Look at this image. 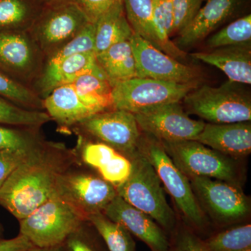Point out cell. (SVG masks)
<instances>
[{
  "instance_id": "6",
  "label": "cell",
  "mask_w": 251,
  "mask_h": 251,
  "mask_svg": "<svg viewBox=\"0 0 251 251\" xmlns=\"http://www.w3.org/2000/svg\"><path fill=\"white\" fill-rule=\"evenodd\" d=\"M91 23L74 0L44 4L28 31L45 59L66 45Z\"/></svg>"
},
{
  "instance_id": "11",
  "label": "cell",
  "mask_w": 251,
  "mask_h": 251,
  "mask_svg": "<svg viewBox=\"0 0 251 251\" xmlns=\"http://www.w3.org/2000/svg\"><path fill=\"white\" fill-rule=\"evenodd\" d=\"M45 57L28 31H0V70L30 87L40 75Z\"/></svg>"
},
{
  "instance_id": "4",
  "label": "cell",
  "mask_w": 251,
  "mask_h": 251,
  "mask_svg": "<svg viewBox=\"0 0 251 251\" xmlns=\"http://www.w3.org/2000/svg\"><path fill=\"white\" fill-rule=\"evenodd\" d=\"M85 221L67 202L52 195L30 214L20 220V234L36 248L55 249L62 247Z\"/></svg>"
},
{
  "instance_id": "39",
  "label": "cell",
  "mask_w": 251,
  "mask_h": 251,
  "mask_svg": "<svg viewBox=\"0 0 251 251\" xmlns=\"http://www.w3.org/2000/svg\"><path fill=\"white\" fill-rule=\"evenodd\" d=\"M34 247L30 241L21 234L12 239L0 240V251H27Z\"/></svg>"
},
{
  "instance_id": "35",
  "label": "cell",
  "mask_w": 251,
  "mask_h": 251,
  "mask_svg": "<svg viewBox=\"0 0 251 251\" xmlns=\"http://www.w3.org/2000/svg\"><path fill=\"white\" fill-rule=\"evenodd\" d=\"M31 151L0 150V188Z\"/></svg>"
},
{
  "instance_id": "14",
  "label": "cell",
  "mask_w": 251,
  "mask_h": 251,
  "mask_svg": "<svg viewBox=\"0 0 251 251\" xmlns=\"http://www.w3.org/2000/svg\"><path fill=\"white\" fill-rule=\"evenodd\" d=\"M189 180L193 192L219 221L232 222L250 212L249 199L237 185L208 177Z\"/></svg>"
},
{
  "instance_id": "41",
  "label": "cell",
  "mask_w": 251,
  "mask_h": 251,
  "mask_svg": "<svg viewBox=\"0 0 251 251\" xmlns=\"http://www.w3.org/2000/svg\"><path fill=\"white\" fill-rule=\"evenodd\" d=\"M43 4H49V3L54 2V1H63V0H39Z\"/></svg>"
},
{
  "instance_id": "13",
  "label": "cell",
  "mask_w": 251,
  "mask_h": 251,
  "mask_svg": "<svg viewBox=\"0 0 251 251\" xmlns=\"http://www.w3.org/2000/svg\"><path fill=\"white\" fill-rule=\"evenodd\" d=\"M129 41L139 77L181 84L199 82L201 72L197 68L180 62L137 34Z\"/></svg>"
},
{
  "instance_id": "40",
  "label": "cell",
  "mask_w": 251,
  "mask_h": 251,
  "mask_svg": "<svg viewBox=\"0 0 251 251\" xmlns=\"http://www.w3.org/2000/svg\"><path fill=\"white\" fill-rule=\"evenodd\" d=\"M55 249H41V248L34 247L27 251H54Z\"/></svg>"
},
{
  "instance_id": "18",
  "label": "cell",
  "mask_w": 251,
  "mask_h": 251,
  "mask_svg": "<svg viewBox=\"0 0 251 251\" xmlns=\"http://www.w3.org/2000/svg\"><path fill=\"white\" fill-rule=\"evenodd\" d=\"M90 73H103L97 62L95 52L75 54L57 64L44 65L31 90L44 100L54 89L72 84L77 77Z\"/></svg>"
},
{
  "instance_id": "32",
  "label": "cell",
  "mask_w": 251,
  "mask_h": 251,
  "mask_svg": "<svg viewBox=\"0 0 251 251\" xmlns=\"http://www.w3.org/2000/svg\"><path fill=\"white\" fill-rule=\"evenodd\" d=\"M209 251H242L251 248V225L220 232L204 242Z\"/></svg>"
},
{
  "instance_id": "10",
  "label": "cell",
  "mask_w": 251,
  "mask_h": 251,
  "mask_svg": "<svg viewBox=\"0 0 251 251\" xmlns=\"http://www.w3.org/2000/svg\"><path fill=\"white\" fill-rule=\"evenodd\" d=\"M71 131L85 139L106 144L128 158L138 151L142 138L134 115L116 109L94 115Z\"/></svg>"
},
{
  "instance_id": "8",
  "label": "cell",
  "mask_w": 251,
  "mask_h": 251,
  "mask_svg": "<svg viewBox=\"0 0 251 251\" xmlns=\"http://www.w3.org/2000/svg\"><path fill=\"white\" fill-rule=\"evenodd\" d=\"M154 168L162 184L188 222L201 227L205 222L204 213L193 192L190 180L168 156L159 141L147 135L138 149Z\"/></svg>"
},
{
  "instance_id": "33",
  "label": "cell",
  "mask_w": 251,
  "mask_h": 251,
  "mask_svg": "<svg viewBox=\"0 0 251 251\" xmlns=\"http://www.w3.org/2000/svg\"><path fill=\"white\" fill-rule=\"evenodd\" d=\"M95 24L90 23L74 39L57 52L46 57L44 65L55 64L75 54L94 52Z\"/></svg>"
},
{
  "instance_id": "43",
  "label": "cell",
  "mask_w": 251,
  "mask_h": 251,
  "mask_svg": "<svg viewBox=\"0 0 251 251\" xmlns=\"http://www.w3.org/2000/svg\"><path fill=\"white\" fill-rule=\"evenodd\" d=\"M54 251H63L62 247L56 248L55 250H54Z\"/></svg>"
},
{
  "instance_id": "19",
  "label": "cell",
  "mask_w": 251,
  "mask_h": 251,
  "mask_svg": "<svg viewBox=\"0 0 251 251\" xmlns=\"http://www.w3.org/2000/svg\"><path fill=\"white\" fill-rule=\"evenodd\" d=\"M195 140L226 156H247L251 151V123L205 124Z\"/></svg>"
},
{
  "instance_id": "22",
  "label": "cell",
  "mask_w": 251,
  "mask_h": 251,
  "mask_svg": "<svg viewBox=\"0 0 251 251\" xmlns=\"http://www.w3.org/2000/svg\"><path fill=\"white\" fill-rule=\"evenodd\" d=\"M95 54H99L110 46L129 41L134 33L126 17L123 1L116 4L99 18L95 23Z\"/></svg>"
},
{
  "instance_id": "15",
  "label": "cell",
  "mask_w": 251,
  "mask_h": 251,
  "mask_svg": "<svg viewBox=\"0 0 251 251\" xmlns=\"http://www.w3.org/2000/svg\"><path fill=\"white\" fill-rule=\"evenodd\" d=\"M74 149L78 164L94 170L115 188L129 176L132 169L129 158L106 144L77 136Z\"/></svg>"
},
{
  "instance_id": "25",
  "label": "cell",
  "mask_w": 251,
  "mask_h": 251,
  "mask_svg": "<svg viewBox=\"0 0 251 251\" xmlns=\"http://www.w3.org/2000/svg\"><path fill=\"white\" fill-rule=\"evenodd\" d=\"M126 17L133 33L166 54L157 35L153 18L152 0H122Z\"/></svg>"
},
{
  "instance_id": "21",
  "label": "cell",
  "mask_w": 251,
  "mask_h": 251,
  "mask_svg": "<svg viewBox=\"0 0 251 251\" xmlns=\"http://www.w3.org/2000/svg\"><path fill=\"white\" fill-rule=\"evenodd\" d=\"M191 55L197 60L218 68L231 82L251 85V44L218 48Z\"/></svg>"
},
{
  "instance_id": "2",
  "label": "cell",
  "mask_w": 251,
  "mask_h": 251,
  "mask_svg": "<svg viewBox=\"0 0 251 251\" xmlns=\"http://www.w3.org/2000/svg\"><path fill=\"white\" fill-rule=\"evenodd\" d=\"M132 169L129 176L116 188L117 196L143 211L163 228H174L175 216L167 201L162 183L154 168L137 151L129 158Z\"/></svg>"
},
{
  "instance_id": "34",
  "label": "cell",
  "mask_w": 251,
  "mask_h": 251,
  "mask_svg": "<svg viewBox=\"0 0 251 251\" xmlns=\"http://www.w3.org/2000/svg\"><path fill=\"white\" fill-rule=\"evenodd\" d=\"M206 0H173L172 35L179 34L194 19Z\"/></svg>"
},
{
  "instance_id": "1",
  "label": "cell",
  "mask_w": 251,
  "mask_h": 251,
  "mask_svg": "<svg viewBox=\"0 0 251 251\" xmlns=\"http://www.w3.org/2000/svg\"><path fill=\"white\" fill-rule=\"evenodd\" d=\"M77 163L74 148L46 140L0 188V205L18 221L24 219L52 196L59 176Z\"/></svg>"
},
{
  "instance_id": "30",
  "label": "cell",
  "mask_w": 251,
  "mask_h": 251,
  "mask_svg": "<svg viewBox=\"0 0 251 251\" xmlns=\"http://www.w3.org/2000/svg\"><path fill=\"white\" fill-rule=\"evenodd\" d=\"M0 97L21 108L45 111L44 100L30 87L20 83L0 70Z\"/></svg>"
},
{
  "instance_id": "23",
  "label": "cell",
  "mask_w": 251,
  "mask_h": 251,
  "mask_svg": "<svg viewBox=\"0 0 251 251\" xmlns=\"http://www.w3.org/2000/svg\"><path fill=\"white\" fill-rule=\"evenodd\" d=\"M99 67L110 84L139 77L129 41H122L96 54Z\"/></svg>"
},
{
  "instance_id": "17",
  "label": "cell",
  "mask_w": 251,
  "mask_h": 251,
  "mask_svg": "<svg viewBox=\"0 0 251 251\" xmlns=\"http://www.w3.org/2000/svg\"><path fill=\"white\" fill-rule=\"evenodd\" d=\"M103 214L122 225L130 234L147 244L151 251H172L171 243L156 221L117 196Z\"/></svg>"
},
{
  "instance_id": "26",
  "label": "cell",
  "mask_w": 251,
  "mask_h": 251,
  "mask_svg": "<svg viewBox=\"0 0 251 251\" xmlns=\"http://www.w3.org/2000/svg\"><path fill=\"white\" fill-rule=\"evenodd\" d=\"M87 221L103 238L109 251H136L130 232L122 225L109 219L103 213L89 216Z\"/></svg>"
},
{
  "instance_id": "5",
  "label": "cell",
  "mask_w": 251,
  "mask_h": 251,
  "mask_svg": "<svg viewBox=\"0 0 251 251\" xmlns=\"http://www.w3.org/2000/svg\"><path fill=\"white\" fill-rule=\"evenodd\" d=\"M52 195L67 202L87 221L89 216L103 213L117 193L101 176L77 163L59 176Z\"/></svg>"
},
{
  "instance_id": "12",
  "label": "cell",
  "mask_w": 251,
  "mask_h": 251,
  "mask_svg": "<svg viewBox=\"0 0 251 251\" xmlns=\"http://www.w3.org/2000/svg\"><path fill=\"white\" fill-rule=\"evenodd\" d=\"M140 130L159 142L195 140L205 123L190 118L180 102L133 114Z\"/></svg>"
},
{
  "instance_id": "20",
  "label": "cell",
  "mask_w": 251,
  "mask_h": 251,
  "mask_svg": "<svg viewBox=\"0 0 251 251\" xmlns=\"http://www.w3.org/2000/svg\"><path fill=\"white\" fill-rule=\"evenodd\" d=\"M45 111L62 132H69L80 122L100 113L84 103L73 86L66 85L54 89L44 99Z\"/></svg>"
},
{
  "instance_id": "9",
  "label": "cell",
  "mask_w": 251,
  "mask_h": 251,
  "mask_svg": "<svg viewBox=\"0 0 251 251\" xmlns=\"http://www.w3.org/2000/svg\"><path fill=\"white\" fill-rule=\"evenodd\" d=\"M160 143L188 179L208 177L236 185L237 167L230 157L196 140Z\"/></svg>"
},
{
  "instance_id": "7",
  "label": "cell",
  "mask_w": 251,
  "mask_h": 251,
  "mask_svg": "<svg viewBox=\"0 0 251 251\" xmlns=\"http://www.w3.org/2000/svg\"><path fill=\"white\" fill-rule=\"evenodd\" d=\"M198 82L176 83L135 77L112 84L113 108L133 114L168 103H176L197 88Z\"/></svg>"
},
{
  "instance_id": "36",
  "label": "cell",
  "mask_w": 251,
  "mask_h": 251,
  "mask_svg": "<svg viewBox=\"0 0 251 251\" xmlns=\"http://www.w3.org/2000/svg\"><path fill=\"white\" fill-rule=\"evenodd\" d=\"M83 11L91 23H95L99 18L121 0H74Z\"/></svg>"
},
{
  "instance_id": "28",
  "label": "cell",
  "mask_w": 251,
  "mask_h": 251,
  "mask_svg": "<svg viewBox=\"0 0 251 251\" xmlns=\"http://www.w3.org/2000/svg\"><path fill=\"white\" fill-rule=\"evenodd\" d=\"M41 128L0 125V150L32 151L46 140Z\"/></svg>"
},
{
  "instance_id": "24",
  "label": "cell",
  "mask_w": 251,
  "mask_h": 251,
  "mask_svg": "<svg viewBox=\"0 0 251 251\" xmlns=\"http://www.w3.org/2000/svg\"><path fill=\"white\" fill-rule=\"evenodd\" d=\"M39 0H0V31H28L40 14Z\"/></svg>"
},
{
  "instance_id": "37",
  "label": "cell",
  "mask_w": 251,
  "mask_h": 251,
  "mask_svg": "<svg viewBox=\"0 0 251 251\" xmlns=\"http://www.w3.org/2000/svg\"><path fill=\"white\" fill-rule=\"evenodd\" d=\"M172 251H209L196 235L186 229H180L175 237L174 247Z\"/></svg>"
},
{
  "instance_id": "29",
  "label": "cell",
  "mask_w": 251,
  "mask_h": 251,
  "mask_svg": "<svg viewBox=\"0 0 251 251\" xmlns=\"http://www.w3.org/2000/svg\"><path fill=\"white\" fill-rule=\"evenodd\" d=\"M52 121L46 111L21 108L0 97V125L41 128Z\"/></svg>"
},
{
  "instance_id": "16",
  "label": "cell",
  "mask_w": 251,
  "mask_h": 251,
  "mask_svg": "<svg viewBox=\"0 0 251 251\" xmlns=\"http://www.w3.org/2000/svg\"><path fill=\"white\" fill-rule=\"evenodd\" d=\"M247 0H206L194 19L178 34L175 45L184 50L204 40L223 24L239 16Z\"/></svg>"
},
{
  "instance_id": "3",
  "label": "cell",
  "mask_w": 251,
  "mask_h": 251,
  "mask_svg": "<svg viewBox=\"0 0 251 251\" xmlns=\"http://www.w3.org/2000/svg\"><path fill=\"white\" fill-rule=\"evenodd\" d=\"M239 84L228 80L220 87L204 85L183 100L188 112L211 124L251 122V95Z\"/></svg>"
},
{
  "instance_id": "27",
  "label": "cell",
  "mask_w": 251,
  "mask_h": 251,
  "mask_svg": "<svg viewBox=\"0 0 251 251\" xmlns=\"http://www.w3.org/2000/svg\"><path fill=\"white\" fill-rule=\"evenodd\" d=\"M152 4L155 29L166 49V54L177 60L186 58V52L170 39L173 26V0H152Z\"/></svg>"
},
{
  "instance_id": "44",
  "label": "cell",
  "mask_w": 251,
  "mask_h": 251,
  "mask_svg": "<svg viewBox=\"0 0 251 251\" xmlns=\"http://www.w3.org/2000/svg\"><path fill=\"white\" fill-rule=\"evenodd\" d=\"M242 251H251V249H247V250H244Z\"/></svg>"
},
{
  "instance_id": "38",
  "label": "cell",
  "mask_w": 251,
  "mask_h": 251,
  "mask_svg": "<svg viewBox=\"0 0 251 251\" xmlns=\"http://www.w3.org/2000/svg\"><path fill=\"white\" fill-rule=\"evenodd\" d=\"M85 222L76 231L71 234L64 243L63 245L65 246L66 251H94L85 237L84 224Z\"/></svg>"
},
{
  "instance_id": "31",
  "label": "cell",
  "mask_w": 251,
  "mask_h": 251,
  "mask_svg": "<svg viewBox=\"0 0 251 251\" xmlns=\"http://www.w3.org/2000/svg\"><path fill=\"white\" fill-rule=\"evenodd\" d=\"M251 42V14L241 16L213 34L206 41L210 49L226 46L247 45Z\"/></svg>"
},
{
  "instance_id": "42",
  "label": "cell",
  "mask_w": 251,
  "mask_h": 251,
  "mask_svg": "<svg viewBox=\"0 0 251 251\" xmlns=\"http://www.w3.org/2000/svg\"><path fill=\"white\" fill-rule=\"evenodd\" d=\"M3 237H4V227L2 224L0 223V240L3 239Z\"/></svg>"
}]
</instances>
